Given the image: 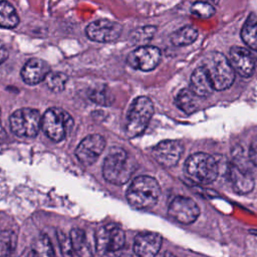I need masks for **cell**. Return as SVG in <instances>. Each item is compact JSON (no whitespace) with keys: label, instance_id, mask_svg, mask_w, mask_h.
<instances>
[{"label":"cell","instance_id":"20","mask_svg":"<svg viewBox=\"0 0 257 257\" xmlns=\"http://www.w3.org/2000/svg\"><path fill=\"white\" fill-rule=\"evenodd\" d=\"M241 37L250 48L257 50V15L251 13L241 29Z\"/></svg>","mask_w":257,"mask_h":257},{"label":"cell","instance_id":"25","mask_svg":"<svg viewBox=\"0 0 257 257\" xmlns=\"http://www.w3.org/2000/svg\"><path fill=\"white\" fill-rule=\"evenodd\" d=\"M157 28L155 26H145L138 28L130 34V40L133 44H140L141 46L145 45L154 37Z\"/></svg>","mask_w":257,"mask_h":257},{"label":"cell","instance_id":"6","mask_svg":"<svg viewBox=\"0 0 257 257\" xmlns=\"http://www.w3.org/2000/svg\"><path fill=\"white\" fill-rule=\"evenodd\" d=\"M41 126L49 139L54 142H60L71 131L73 119L65 110L58 107H51L44 112Z\"/></svg>","mask_w":257,"mask_h":257},{"label":"cell","instance_id":"24","mask_svg":"<svg viewBox=\"0 0 257 257\" xmlns=\"http://www.w3.org/2000/svg\"><path fill=\"white\" fill-rule=\"evenodd\" d=\"M45 83L47 87L53 92H60L64 89L68 77L65 73L59 71H50L45 77Z\"/></svg>","mask_w":257,"mask_h":257},{"label":"cell","instance_id":"19","mask_svg":"<svg viewBox=\"0 0 257 257\" xmlns=\"http://www.w3.org/2000/svg\"><path fill=\"white\" fill-rule=\"evenodd\" d=\"M175 102L181 110L187 114H191L199 108L201 96L197 95L191 88H183L178 92Z\"/></svg>","mask_w":257,"mask_h":257},{"label":"cell","instance_id":"1","mask_svg":"<svg viewBox=\"0 0 257 257\" xmlns=\"http://www.w3.org/2000/svg\"><path fill=\"white\" fill-rule=\"evenodd\" d=\"M135 170V161L126 151L118 147L109 149L102 166V175L107 182L123 185L131 179Z\"/></svg>","mask_w":257,"mask_h":257},{"label":"cell","instance_id":"33","mask_svg":"<svg viewBox=\"0 0 257 257\" xmlns=\"http://www.w3.org/2000/svg\"><path fill=\"white\" fill-rule=\"evenodd\" d=\"M250 233H252V234L257 236V230H250Z\"/></svg>","mask_w":257,"mask_h":257},{"label":"cell","instance_id":"15","mask_svg":"<svg viewBox=\"0 0 257 257\" xmlns=\"http://www.w3.org/2000/svg\"><path fill=\"white\" fill-rule=\"evenodd\" d=\"M162 236L155 232L140 233L134 242V251L141 257H153L157 255L162 246Z\"/></svg>","mask_w":257,"mask_h":257},{"label":"cell","instance_id":"27","mask_svg":"<svg viewBox=\"0 0 257 257\" xmlns=\"http://www.w3.org/2000/svg\"><path fill=\"white\" fill-rule=\"evenodd\" d=\"M17 238L12 231H0V256L10 255L16 246Z\"/></svg>","mask_w":257,"mask_h":257},{"label":"cell","instance_id":"22","mask_svg":"<svg viewBox=\"0 0 257 257\" xmlns=\"http://www.w3.org/2000/svg\"><path fill=\"white\" fill-rule=\"evenodd\" d=\"M70 241L72 245L73 252L79 256H90L91 251L88 245V242L86 240L85 233L78 229H72L70 231Z\"/></svg>","mask_w":257,"mask_h":257},{"label":"cell","instance_id":"29","mask_svg":"<svg viewBox=\"0 0 257 257\" xmlns=\"http://www.w3.org/2000/svg\"><path fill=\"white\" fill-rule=\"evenodd\" d=\"M191 13L198 18L208 19L215 14V8L207 2L197 1L191 6Z\"/></svg>","mask_w":257,"mask_h":257},{"label":"cell","instance_id":"16","mask_svg":"<svg viewBox=\"0 0 257 257\" xmlns=\"http://www.w3.org/2000/svg\"><path fill=\"white\" fill-rule=\"evenodd\" d=\"M228 180L233 191L239 195H246L254 188V179L252 175L247 169H244L237 164H232L230 166Z\"/></svg>","mask_w":257,"mask_h":257},{"label":"cell","instance_id":"10","mask_svg":"<svg viewBox=\"0 0 257 257\" xmlns=\"http://www.w3.org/2000/svg\"><path fill=\"white\" fill-rule=\"evenodd\" d=\"M161 60V51L156 46L142 45L133 50L126 58L127 64L142 71L155 69Z\"/></svg>","mask_w":257,"mask_h":257},{"label":"cell","instance_id":"34","mask_svg":"<svg viewBox=\"0 0 257 257\" xmlns=\"http://www.w3.org/2000/svg\"><path fill=\"white\" fill-rule=\"evenodd\" d=\"M0 115H1V110H0Z\"/></svg>","mask_w":257,"mask_h":257},{"label":"cell","instance_id":"11","mask_svg":"<svg viewBox=\"0 0 257 257\" xmlns=\"http://www.w3.org/2000/svg\"><path fill=\"white\" fill-rule=\"evenodd\" d=\"M105 146V139L101 135H89L79 143L75 150V156L81 164L89 166L96 162Z\"/></svg>","mask_w":257,"mask_h":257},{"label":"cell","instance_id":"21","mask_svg":"<svg viewBox=\"0 0 257 257\" xmlns=\"http://www.w3.org/2000/svg\"><path fill=\"white\" fill-rule=\"evenodd\" d=\"M197 29L193 26L187 25L173 32L170 36V39L175 46H185L193 43L197 39Z\"/></svg>","mask_w":257,"mask_h":257},{"label":"cell","instance_id":"17","mask_svg":"<svg viewBox=\"0 0 257 257\" xmlns=\"http://www.w3.org/2000/svg\"><path fill=\"white\" fill-rule=\"evenodd\" d=\"M50 72L48 64L40 58H31L23 66L21 77L27 84L34 85L43 81Z\"/></svg>","mask_w":257,"mask_h":257},{"label":"cell","instance_id":"7","mask_svg":"<svg viewBox=\"0 0 257 257\" xmlns=\"http://www.w3.org/2000/svg\"><path fill=\"white\" fill-rule=\"evenodd\" d=\"M41 116L37 109L23 107L15 110L10 116L11 131L18 137L33 138L41 126Z\"/></svg>","mask_w":257,"mask_h":257},{"label":"cell","instance_id":"28","mask_svg":"<svg viewBox=\"0 0 257 257\" xmlns=\"http://www.w3.org/2000/svg\"><path fill=\"white\" fill-rule=\"evenodd\" d=\"M31 250L34 255L38 256H51L54 254L53 247L46 235H41L32 243Z\"/></svg>","mask_w":257,"mask_h":257},{"label":"cell","instance_id":"2","mask_svg":"<svg viewBox=\"0 0 257 257\" xmlns=\"http://www.w3.org/2000/svg\"><path fill=\"white\" fill-rule=\"evenodd\" d=\"M161 195L158 181L150 176H140L133 180L126 191V199L136 209L146 210L153 208Z\"/></svg>","mask_w":257,"mask_h":257},{"label":"cell","instance_id":"13","mask_svg":"<svg viewBox=\"0 0 257 257\" xmlns=\"http://www.w3.org/2000/svg\"><path fill=\"white\" fill-rule=\"evenodd\" d=\"M184 147L179 141L167 140L159 143L152 150L154 159L165 168L176 166L183 154Z\"/></svg>","mask_w":257,"mask_h":257},{"label":"cell","instance_id":"9","mask_svg":"<svg viewBox=\"0 0 257 257\" xmlns=\"http://www.w3.org/2000/svg\"><path fill=\"white\" fill-rule=\"evenodd\" d=\"M168 214L177 222L189 225L198 219L200 215V208L193 199L184 196H177L170 203Z\"/></svg>","mask_w":257,"mask_h":257},{"label":"cell","instance_id":"30","mask_svg":"<svg viewBox=\"0 0 257 257\" xmlns=\"http://www.w3.org/2000/svg\"><path fill=\"white\" fill-rule=\"evenodd\" d=\"M57 237H58V240H59V245H60L62 254L63 255H73L74 252H73V249H72L70 238L68 239L62 232H58Z\"/></svg>","mask_w":257,"mask_h":257},{"label":"cell","instance_id":"8","mask_svg":"<svg viewBox=\"0 0 257 257\" xmlns=\"http://www.w3.org/2000/svg\"><path fill=\"white\" fill-rule=\"evenodd\" d=\"M125 242L124 232L116 225H105L96 233L95 245L98 253H111L120 250Z\"/></svg>","mask_w":257,"mask_h":257},{"label":"cell","instance_id":"12","mask_svg":"<svg viewBox=\"0 0 257 257\" xmlns=\"http://www.w3.org/2000/svg\"><path fill=\"white\" fill-rule=\"evenodd\" d=\"M122 26L115 21L98 19L89 23L86 27V35L89 39L97 42H111L121 34Z\"/></svg>","mask_w":257,"mask_h":257},{"label":"cell","instance_id":"31","mask_svg":"<svg viewBox=\"0 0 257 257\" xmlns=\"http://www.w3.org/2000/svg\"><path fill=\"white\" fill-rule=\"evenodd\" d=\"M249 158L254 166L257 167V136H255L249 147Z\"/></svg>","mask_w":257,"mask_h":257},{"label":"cell","instance_id":"23","mask_svg":"<svg viewBox=\"0 0 257 257\" xmlns=\"http://www.w3.org/2000/svg\"><path fill=\"white\" fill-rule=\"evenodd\" d=\"M19 23L15 8L7 1L0 2V27L14 28Z\"/></svg>","mask_w":257,"mask_h":257},{"label":"cell","instance_id":"5","mask_svg":"<svg viewBox=\"0 0 257 257\" xmlns=\"http://www.w3.org/2000/svg\"><path fill=\"white\" fill-rule=\"evenodd\" d=\"M188 175L197 183L210 184L218 176L216 160L206 153H196L190 156L185 164Z\"/></svg>","mask_w":257,"mask_h":257},{"label":"cell","instance_id":"3","mask_svg":"<svg viewBox=\"0 0 257 257\" xmlns=\"http://www.w3.org/2000/svg\"><path fill=\"white\" fill-rule=\"evenodd\" d=\"M202 66L207 71L215 90H224L232 85L235 70L229 59L221 52L208 53L202 61Z\"/></svg>","mask_w":257,"mask_h":257},{"label":"cell","instance_id":"14","mask_svg":"<svg viewBox=\"0 0 257 257\" xmlns=\"http://www.w3.org/2000/svg\"><path fill=\"white\" fill-rule=\"evenodd\" d=\"M229 61L233 69L242 77H250L255 69V58L246 48L233 46L229 52Z\"/></svg>","mask_w":257,"mask_h":257},{"label":"cell","instance_id":"18","mask_svg":"<svg viewBox=\"0 0 257 257\" xmlns=\"http://www.w3.org/2000/svg\"><path fill=\"white\" fill-rule=\"evenodd\" d=\"M191 89L201 97L209 96L215 90L207 71L202 65L197 67L191 75Z\"/></svg>","mask_w":257,"mask_h":257},{"label":"cell","instance_id":"26","mask_svg":"<svg viewBox=\"0 0 257 257\" xmlns=\"http://www.w3.org/2000/svg\"><path fill=\"white\" fill-rule=\"evenodd\" d=\"M89 98L100 105H110L114 99L109 89L103 85L93 87L89 92Z\"/></svg>","mask_w":257,"mask_h":257},{"label":"cell","instance_id":"4","mask_svg":"<svg viewBox=\"0 0 257 257\" xmlns=\"http://www.w3.org/2000/svg\"><path fill=\"white\" fill-rule=\"evenodd\" d=\"M154 113V104L147 96L137 97L131 104L124 127L128 138H136L147 128Z\"/></svg>","mask_w":257,"mask_h":257},{"label":"cell","instance_id":"32","mask_svg":"<svg viewBox=\"0 0 257 257\" xmlns=\"http://www.w3.org/2000/svg\"><path fill=\"white\" fill-rule=\"evenodd\" d=\"M8 58V50L4 43L0 40V64H2Z\"/></svg>","mask_w":257,"mask_h":257}]
</instances>
